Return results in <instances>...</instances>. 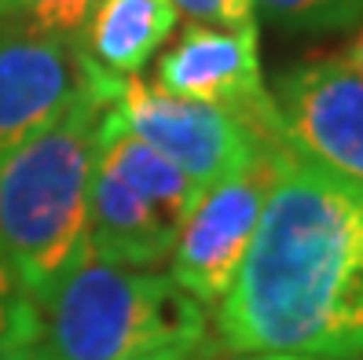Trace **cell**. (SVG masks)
<instances>
[{"label":"cell","mask_w":363,"mask_h":360,"mask_svg":"<svg viewBox=\"0 0 363 360\" xmlns=\"http://www.w3.org/2000/svg\"><path fill=\"white\" fill-rule=\"evenodd\" d=\"M217 338L239 356L363 360V187L283 147Z\"/></svg>","instance_id":"obj_1"},{"label":"cell","mask_w":363,"mask_h":360,"mask_svg":"<svg viewBox=\"0 0 363 360\" xmlns=\"http://www.w3.org/2000/svg\"><path fill=\"white\" fill-rule=\"evenodd\" d=\"M114 89L118 77L96 70L67 114L0 162V261L37 309L84 258L99 125Z\"/></svg>","instance_id":"obj_2"},{"label":"cell","mask_w":363,"mask_h":360,"mask_svg":"<svg viewBox=\"0 0 363 360\" xmlns=\"http://www.w3.org/2000/svg\"><path fill=\"white\" fill-rule=\"evenodd\" d=\"M40 346L52 360H140L180 349L206 356V305L169 272L118 268L92 253L40 302Z\"/></svg>","instance_id":"obj_3"},{"label":"cell","mask_w":363,"mask_h":360,"mask_svg":"<svg viewBox=\"0 0 363 360\" xmlns=\"http://www.w3.org/2000/svg\"><path fill=\"white\" fill-rule=\"evenodd\" d=\"M111 107L125 129L173 162L199 192L253 162L264 147H279L264 143L239 114L213 103L169 96L143 77H118Z\"/></svg>","instance_id":"obj_4"},{"label":"cell","mask_w":363,"mask_h":360,"mask_svg":"<svg viewBox=\"0 0 363 360\" xmlns=\"http://www.w3.org/2000/svg\"><path fill=\"white\" fill-rule=\"evenodd\" d=\"M283 147L286 143L264 147L253 162L206 187L187 209L173 253H169V276L199 305H220L239 276Z\"/></svg>","instance_id":"obj_5"},{"label":"cell","mask_w":363,"mask_h":360,"mask_svg":"<svg viewBox=\"0 0 363 360\" xmlns=\"http://www.w3.org/2000/svg\"><path fill=\"white\" fill-rule=\"evenodd\" d=\"M155 84L169 96L199 99L239 114L264 143H286L261 74L257 26L213 30L187 23L155 62ZM290 147V143H286Z\"/></svg>","instance_id":"obj_6"},{"label":"cell","mask_w":363,"mask_h":360,"mask_svg":"<svg viewBox=\"0 0 363 360\" xmlns=\"http://www.w3.org/2000/svg\"><path fill=\"white\" fill-rule=\"evenodd\" d=\"M279 133L297 155L363 187V77L341 59H305L272 84Z\"/></svg>","instance_id":"obj_7"},{"label":"cell","mask_w":363,"mask_h":360,"mask_svg":"<svg viewBox=\"0 0 363 360\" xmlns=\"http://www.w3.org/2000/svg\"><path fill=\"white\" fill-rule=\"evenodd\" d=\"M92 77L77 40L0 23V162L67 114Z\"/></svg>","instance_id":"obj_8"},{"label":"cell","mask_w":363,"mask_h":360,"mask_svg":"<svg viewBox=\"0 0 363 360\" xmlns=\"http://www.w3.org/2000/svg\"><path fill=\"white\" fill-rule=\"evenodd\" d=\"M180 221L143 199L133 184H125L96 155L92 187H89V228L84 253L118 268H158L169 261Z\"/></svg>","instance_id":"obj_9"},{"label":"cell","mask_w":363,"mask_h":360,"mask_svg":"<svg viewBox=\"0 0 363 360\" xmlns=\"http://www.w3.org/2000/svg\"><path fill=\"white\" fill-rule=\"evenodd\" d=\"M177 26L169 0H99L77 33V52L106 77H140Z\"/></svg>","instance_id":"obj_10"},{"label":"cell","mask_w":363,"mask_h":360,"mask_svg":"<svg viewBox=\"0 0 363 360\" xmlns=\"http://www.w3.org/2000/svg\"><path fill=\"white\" fill-rule=\"evenodd\" d=\"M253 11L268 15L275 26L327 33L363 23V0H253Z\"/></svg>","instance_id":"obj_11"},{"label":"cell","mask_w":363,"mask_h":360,"mask_svg":"<svg viewBox=\"0 0 363 360\" xmlns=\"http://www.w3.org/2000/svg\"><path fill=\"white\" fill-rule=\"evenodd\" d=\"M96 8L99 0H4L0 23L59 37V40H77V33L84 30Z\"/></svg>","instance_id":"obj_12"},{"label":"cell","mask_w":363,"mask_h":360,"mask_svg":"<svg viewBox=\"0 0 363 360\" xmlns=\"http://www.w3.org/2000/svg\"><path fill=\"white\" fill-rule=\"evenodd\" d=\"M40 342V309L15 280V272L0 261V349Z\"/></svg>","instance_id":"obj_13"},{"label":"cell","mask_w":363,"mask_h":360,"mask_svg":"<svg viewBox=\"0 0 363 360\" xmlns=\"http://www.w3.org/2000/svg\"><path fill=\"white\" fill-rule=\"evenodd\" d=\"M187 23L213 30H250L257 26L253 0H169Z\"/></svg>","instance_id":"obj_14"},{"label":"cell","mask_w":363,"mask_h":360,"mask_svg":"<svg viewBox=\"0 0 363 360\" xmlns=\"http://www.w3.org/2000/svg\"><path fill=\"white\" fill-rule=\"evenodd\" d=\"M0 360H52V356H48V349L40 342H26V346L0 349Z\"/></svg>","instance_id":"obj_15"},{"label":"cell","mask_w":363,"mask_h":360,"mask_svg":"<svg viewBox=\"0 0 363 360\" xmlns=\"http://www.w3.org/2000/svg\"><path fill=\"white\" fill-rule=\"evenodd\" d=\"M341 62H345V67H352V70L363 77V23H359V33L349 40V48H345V55H341Z\"/></svg>","instance_id":"obj_16"},{"label":"cell","mask_w":363,"mask_h":360,"mask_svg":"<svg viewBox=\"0 0 363 360\" xmlns=\"http://www.w3.org/2000/svg\"><path fill=\"white\" fill-rule=\"evenodd\" d=\"M239 360H323V356H301V353H250Z\"/></svg>","instance_id":"obj_17"},{"label":"cell","mask_w":363,"mask_h":360,"mask_svg":"<svg viewBox=\"0 0 363 360\" xmlns=\"http://www.w3.org/2000/svg\"><path fill=\"white\" fill-rule=\"evenodd\" d=\"M140 360H206V356H199V353H180V349H165V353L140 356Z\"/></svg>","instance_id":"obj_18"},{"label":"cell","mask_w":363,"mask_h":360,"mask_svg":"<svg viewBox=\"0 0 363 360\" xmlns=\"http://www.w3.org/2000/svg\"><path fill=\"white\" fill-rule=\"evenodd\" d=\"M0 8H4V0H0Z\"/></svg>","instance_id":"obj_19"}]
</instances>
